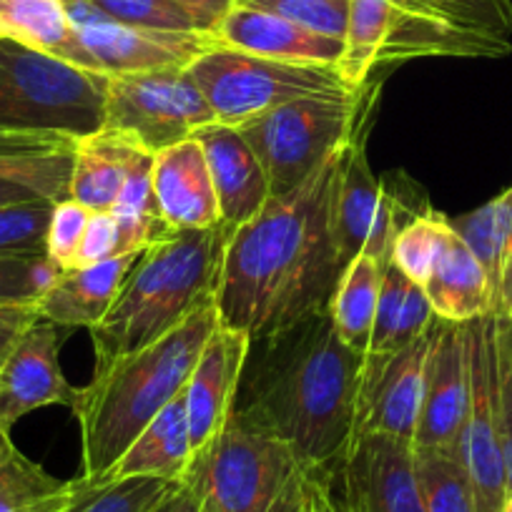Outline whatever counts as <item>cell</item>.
<instances>
[{
  "label": "cell",
  "instance_id": "obj_19",
  "mask_svg": "<svg viewBox=\"0 0 512 512\" xmlns=\"http://www.w3.org/2000/svg\"><path fill=\"white\" fill-rule=\"evenodd\" d=\"M216 38L236 51L274 58V61L309 63V66L337 68L344 53L342 38L307 31L297 23L256 11V8L239 6V3H234V8L219 23Z\"/></svg>",
  "mask_w": 512,
  "mask_h": 512
},
{
  "label": "cell",
  "instance_id": "obj_28",
  "mask_svg": "<svg viewBox=\"0 0 512 512\" xmlns=\"http://www.w3.org/2000/svg\"><path fill=\"white\" fill-rule=\"evenodd\" d=\"M395 0H349L344 53L337 63L342 81L352 91L367 86L377 68L382 48L392 28Z\"/></svg>",
  "mask_w": 512,
  "mask_h": 512
},
{
  "label": "cell",
  "instance_id": "obj_50",
  "mask_svg": "<svg viewBox=\"0 0 512 512\" xmlns=\"http://www.w3.org/2000/svg\"><path fill=\"white\" fill-rule=\"evenodd\" d=\"M500 512H512V490L505 495V502H502V510Z\"/></svg>",
  "mask_w": 512,
  "mask_h": 512
},
{
  "label": "cell",
  "instance_id": "obj_7",
  "mask_svg": "<svg viewBox=\"0 0 512 512\" xmlns=\"http://www.w3.org/2000/svg\"><path fill=\"white\" fill-rule=\"evenodd\" d=\"M186 76L206 98L216 123L234 128L297 98L352 91L334 66L274 61L224 43L196 58Z\"/></svg>",
  "mask_w": 512,
  "mask_h": 512
},
{
  "label": "cell",
  "instance_id": "obj_41",
  "mask_svg": "<svg viewBox=\"0 0 512 512\" xmlns=\"http://www.w3.org/2000/svg\"><path fill=\"white\" fill-rule=\"evenodd\" d=\"M88 216H91V211L73 199L53 204L46 229V256H51L61 269L76 267V254L83 231H86Z\"/></svg>",
  "mask_w": 512,
  "mask_h": 512
},
{
  "label": "cell",
  "instance_id": "obj_47",
  "mask_svg": "<svg viewBox=\"0 0 512 512\" xmlns=\"http://www.w3.org/2000/svg\"><path fill=\"white\" fill-rule=\"evenodd\" d=\"M166 512H204V507H201V500L196 497V492L191 490L189 485H184V482H181L179 490L171 495L169 510Z\"/></svg>",
  "mask_w": 512,
  "mask_h": 512
},
{
  "label": "cell",
  "instance_id": "obj_43",
  "mask_svg": "<svg viewBox=\"0 0 512 512\" xmlns=\"http://www.w3.org/2000/svg\"><path fill=\"white\" fill-rule=\"evenodd\" d=\"M38 319L36 304H0V367L11 354L13 344Z\"/></svg>",
  "mask_w": 512,
  "mask_h": 512
},
{
  "label": "cell",
  "instance_id": "obj_2",
  "mask_svg": "<svg viewBox=\"0 0 512 512\" xmlns=\"http://www.w3.org/2000/svg\"><path fill=\"white\" fill-rule=\"evenodd\" d=\"M234 415L254 430L282 440L309 470L339 465L354 437L364 354L339 339L327 309L254 342Z\"/></svg>",
  "mask_w": 512,
  "mask_h": 512
},
{
  "label": "cell",
  "instance_id": "obj_24",
  "mask_svg": "<svg viewBox=\"0 0 512 512\" xmlns=\"http://www.w3.org/2000/svg\"><path fill=\"white\" fill-rule=\"evenodd\" d=\"M191 460L194 450H191L186 400L181 392L141 430V435L126 447V452L101 480L159 477V480L184 482Z\"/></svg>",
  "mask_w": 512,
  "mask_h": 512
},
{
  "label": "cell",
  "instance_id": "obj_36",
  "mask_svg": "<svg viewBox=\"0 0 512 512\" xmlns=\"http://www.w3.org/2000/svg\"><path fill=\"white\" fill-rule=\"evenodd\" d=\"M236 3L272 13L329 38L344 41V33H347L349 0H236Z\"/></svg>",
  "mask_w": 512,
  "mask_h": 512
},
{
  "label": "cell",
  "instance_id": "obj_35",
  "mask_svg": "<svg viewBox=\"0 0 512 512\" xmlns=\"http://www.w3.org/2000/svg\"><path fill=\"white\" fill-rule=\"evenodd\" d=\"M63 272L46 254H0V304H38Z\"/></svg>",
  "mask_w": 512,
  "mask_h": 512
},
{
  "label": "cell",
  "instance_id": "obj_18",
  "mask_svg": "<svg viewBox=\"0 0 512 512\" xmlns=\"http://www.w3.org/2000/svg\"><path fill=\"white\" fill-rule=\"evenodd\" d=\"M194 139L199 141L209 161L221 221L231 229L246 224L272 199L269 179L254 149L239 128L216 121L201 126Z\"/></svg>",
  "mask_w": 512,
  "mask_h": 512
},
{
  "label": "cell",
  "instance_id": "obj_12",
  "mask_svg": "<svg viewBox=\"0 0 512 512\" xmlns=\"http://www.w3.org/2000/svg\"><path fill=\"white\" fill-rule=\"evenodd\" d=\"M432 334L435 322L422 337L405 347L390 352H364L354 410V437L384 435L412 442L422 407Z\"/></svg>",
  "mask_w": 512,
  "mask_h": 512
},
{
  "label": "cell",
  "instance_id": "obj_45",
  "mask_svg": "<svg viewBox=\"0 0 512 512\" xmlns=\"http://www.w3.org/2000/svg\"><path fill=\"white\" fill-rule=\"evenodd\" d=\"M174 3L194 18L201 31L216 36V28L224 21L226 13L234 8L236 0H174Z\"/></svg>",
  "mask_w": 512,
  "mask_h": 512
},
{
  "label": "cell",
  "instance_id": "obj_31",
  "mask_svg": "<svg viewBox=\"0 0 512 512\" xmlns=\"http://www.w3.org/2000/svg\"><path fill=\"white\" fill-rule=\"evenodd\" d=\"M71 36L61 0H0V41L63 58Z\"/></svg>",
  "mask_w": 512,
  "mask_h": 512
},
{
  "label": "cell",
  "instance_id": "obj_9",
  "mask_svg": "<svg viewBox=\"0 0 512 512\" xmlns=\"http://www.w3.org/2000/svg\"><path fill=\"white\" fill-rule=\"evenodd\" d=\"M214 121V111L186 71L108 76L103 126L131 136L151 154L191 139Z\"/></svg>",
  "mask_w": 512,
  "mask_h": 512
},
{
  "label": "cell",
  "instance_id": "obj_48",
  "mask_svg": "<svg viewBox=\"0 0 512 512\" xmlns=\"http://www.w3.org/2000/svg\"><path fill=\"white\" fill-rule=\"evenodd\" d=\"M495 312H502L512 322V254L505 264V272H502L500 282V294H497V309Z\"/></svg>",
  "mask_w": 512,
  "mask_h": 512
},
{
  "label": "cell",
  "instance_id": "obj_17",
  "mask_svg": "<svg viewBox=\"0 0 512 512\" xmlns=\"http://www.w3.org/2000/svg\"><path fill=\"white\" fill-rule=\"evenodd\" d=\"M151 186L159 216L169 231L211 229L221 224L209 161L194 136L154 154Z\"/></svg>",
  "mask_w": 512,
  "mask_h": 512
},
{
  "label": "cell",
  "instance_id": "obj_6",
  "mask_svg": "<svg viewBox=\"0 0 512 512\" xmlns=\"http://www.w3.org/2000/svg\"><path fill=\"white\" fill-rule=\"evenodd\" d=\"M108 76L0 41V131L83 139L106 123Z\"/></svg>",
  "mask_w": 512,
  "mask_h": 512
},
{
  "label": "cell",
  "instance_id": "obj_25",
  "mask_svg": "<svg viewBox=\"0 0 512 512\" xmlns=\"http://www.w3.org/2000/svg\"><path fill=\"white\" fill-rule=\"evenodd\" d=\"M73 149L71 136L0 131V181L28 186L43 199H68Z\"/></svg>",
  "mask_w": 512,
  "mask_h": 512
},
{
  "label": "cell",
  "instance_id": "obj_49",
  "mask_svg": "<svg viewBox=\"0 0 512 512\" xmlns=\"http://www.w3.org/2000/svg\"><path fill=\"white\" fill-rule=\"evenodd\" d=\"M176 490H179V487H176ZM174 490V492H176ZM174 492H171V495H174ZM171 495L169 497H166V500L164 502H161V505L159 507H154V510H151V512H166V510H169V502H171Z\"/></svg>",
  "mask_w": 512,
  "mask_h": 512
},
{
  "label": "cell",
  "instance_id": "obj_10",
  "mask_svg": "<svg viewBox=\"0 0 512 512\" xmlns=\"http://www.w3.org/2000/svg\"><path fill=\"white\" fill-rule=\"evenodd\" d=\"M467 410L457 457L475 492L477 512H500L507 495L495 390V314L465 322Z\"/></svg>",
  "mask_w": 512,
  "mask_h": 512
},
{
  "label": "cell",
  "instance_id": "obj_38",
  "mask_svg": "<svg viewBox=\"0 0 512 512\" xmlns=\"http://www.w3.org/2000/svg\"><path fill=\"white\" fill-rule=\"evenodd\" d=\"M111 21L151 31H201L194 18L174 0H91Z\"/></svg>",
  "mask_w": 512,
  "mask_h": 512
},
{
  "label": "cell",
  "instance_id": "obj_39",
  "mask_svg": "<svg viewBox=\"0 0 512 512\" xmlns=\"http://www.w3.org/2000/svg\"><path fill=\"white\" fill-rule=\"evenodd\" d=\"M495 314V390L497 425H500L502 460H505L507 492L512 490V322L502 312Z\"/></svg>",
  "mask_w": 512,
  "mask_h": 512
},
{
  "label": "cell",
  "instance_id": "obj_33",
  "mask_svg": "<svg viewBox=\"0 0 512 512\" xmlns=\"http://www.w3.org/2000/svg\"><path fill=\"white\" fill-rule=\"evenodd\" d=\"M415 467L427 512H477L470 477L455 452L415 450Z\"/></svg>",
  "mask_w": 512,
  "mask_h": 512
},
{
  "label": "cell",
  "instance_id": "obj_4",
  "mask_svg": "<svg viewBox=\"0 0 512 512\" xmlns=\"http://www.w3.org/2000/svg\"><path fill=\"white\" fill-rule=\"evenodd\" d=\"M231 226L174 231L139 254L106 317L91 332L96 364L136 352L216 297Z\"/></svg>",
  "mask_w": 512,
  "mask_h": 512
},
{
  "label": "cell",
  "instance_id": "obj_3",
  "mask_svg": "<svg viewBox=\"0 0 512 512\" xmlns=\"http://www.w3.org/2000/svg\"><path fill=\"white\" fill-rule=\"evenodd\" d=\"M219 324V307L211 297L156 342L96 364L91 382L76 387L71 407L81 425V477L101 480L141 430L184 392Z\"/></svg>",
  "mask_w": 512,
  "mask_h": 512
},
{
  "label": "cell",
  "instance_id": "obj_13",
  "mask_svg": "<svg viewBox=\"0 0 512 512\" xmlns=\"http://www.w3.org/2000/svg\"><path fill=\"white\" fill-rule=\"evenodd\" d=\"M344 512H427L412 442L362 435L349 442L334 467Z\"/></svg>",
  "mask_w": 512,
  "mask_h": 512
},
{
  "label": "cell",
  "instance_id": "obj_14",
  "mask_svg": "<svg viewBox=\"0 0 512 512\" xmlns=\"http://www.w3.org/2000/svg\"><path fill=\"white\" fill-rule=\"evenodd\" d=\"M63 327L38 317L13 344L0 367V430L11 432L33 410L63 405L71 410L76 387L61 369Z\"/></svg>",
  "mask_w": 512,
  "mask_h": 512
},
{
  "label": "cell",
  "instance_id": "obj_29",
  "mask_svg": "<svg viewBox=\"0 0 512 512\" xmlns=\"http://www.w3.org/2000/svg\"><path fill=\"white\" fill-rule=\"evenodd\" d=\"M151 169H154V154H144L131 166L121 194L108 211L116 219L121 254H141L154 241L174 234L166 229L159 216L154 186H151Z\"/></svg>",
  "mask_w": 512,
  "mask_h": 512
},
{
  "label": "cell",
  "instance_id": "obj_20",
  "mask_svg": "<svg viewBox=\"0 0 512 512\" xmlns=\"http://www.w3.org/2000/svg\"><path fill=\"white\" fill-rule=\"evenodd\" d=\"M367 108L359 111L357 126L344 146L342 174H339L337 204H334V226L342 264L347 267L354 256L362 254L372 231L379 201L384 194V181L377 179L367 159L369 118H362Z\"/></svg>",
  "mask_w": 512,
  "mask_h": 512
},
{
  "label": "cell",
  "instance_id": "obj_5",
  "mask_svg": "<svg viewBox=\"0 0 512 512\" xmlns=\"http://www.w3.org/2000/svg\"><path fill=\"white\" fill-rule=\"evenodd\" d=\"M309 467L282 440L239 417L191 460L184 485L204 512H302Z\"/></svg>",
  "mask_w": 512,
  "mask_h": 512
},
{
  "label": "cell",
  "instance_id": "obj_27",
  "mask_svg": "<svg viewBox=\"0 0 512 512\" xmlns=\"http://www.w3.org/2000/svg\"><path fill=\"white\" fill-rule=\"evenodd\" d=\"M81 480H58L11 440L0 447V512H68Z\"/></svg>",
  "mask_w": 512,
  "mask_h": 512
},
{
  "label": "cell",
  "instance_id": "obj_46",
  "mask_svg": "<svg viewBox=\"0 0 512 512\" xmlns=\"http://www.w3.org/2000/svg\"><path fill=\"white\" fill-rule=\"evenodd\" d=\"M38 199H43V196L36 194L33 189H28V186L13 184V181H0V206L28 204V201H38Z\"/></svg>",
  "mask_w": 512,
  "mask_h": 512
},
{
  "label": "cell",
  "instance_id": "obj_22",
  "mask_svg": "<svg viewBox=\"0 0 512 512\" xmlns=\"http://www.w3.org/2000/svg\"><path fill=\"white\" fill-rule=\"evenodd\" d=\"M422 289L430 299L435 317L442 322L465 324L495 312V292H492L490 279L470 246L460 239L452 226H447L435 267Z\"/></svg>",
  "mask_w": 512,
  "mask_h": 512
},
{
  "label": "cell",
  "instance_id": "obj_37",
  "mask_svg": "<svg viewBox=\"0 0 512 512\" xmlns=\"http://www.w3.org/2000/svg\"><path fill=\"white\" fill-rule=\"evenodd\" d=\"M56 201L0 206V254H46V229Z\"/></svg>",
  "mask_w": 512,
  "mask_h": 512
},
{
  "label": "cell",
  "instance_id": "obj_11",
  "mask_svg": "<svg viewBox=\"0 0 512 512\" xmlns=\"http://www.w3.org/2000/svg\"><path fill=\"white\" fill-rule=\"evenodd\" d=\"M219 43L214 33L151 31V28L123 26L108 18L96 26L73 28L63 61L103 76L186 71L196 58Z\"/></svg>",
  "mask_w": 512,
  "mask_h": 512
},
{
  "label": "cell",
  "instance_id": "obj_15",
  "mask_svg": "<svg viewBox=\"0 0 512 512\" xmlns=\"http://www.w3.org/2000/svg\"><path fill=\"white\" fill-rule=\"evenodd\" d=\"M467 410V339L465 324L435 317L425 390L412 447L420 452H455L460 447Z\"/></svg>",
  "mask_w": 512,
  "mask_h": 512
},
{
  "label": "cell",
  "instance_id": "obj_21",
  "mask_svg": "<svg viewBox=\"0 0 512 512\" xmlns=\"http://www.w3.org/2000/svg\"><path fill=\"white\" fill-rule=\"evenodd\" d=\"M139 254H121L91 267H73L38 299V317L63 329H93L111 309L123 279Z\"/></svg>",
  "mask_w": 512,
  "mask_h": 512
},
{
  "label": "cell",
  "instance_id": "obj_26",
  "mask_svg": "<svg viewBox=\"0 0 512 512\" xmlns=\"http://www.w3.org/2000/svg\"><path fill=\"white\" fill-rule=\"evenodd\" d=\"M384 267L387 264L364 254V251L357 254L344 267L327 304V314L337 329L339 339L362 354L367 352L369 337H372Z\"/></svg>",
  "mask_w": 512,
  "mask_h": 512
},
{
  "label": "cell",
  "instance_id": "obj_1",
  "mask_svg": "<svg viewBox=\"0 0 512 512\" xmlns=\"http://www.w3.org/2000/svg\"><path fill=\"white\" fill-rule=\"evenodd\" d=\"M344 146L297 189L272 196L226 241L216 307L221 324L251 342L327 309L344 272L334 226Z\"/></svg>",
  "mask_w": 512,
  "mask_h": 512
},
{
  "label": "cell",
  "instance_id": "obj_32",
  "mask_svg": "<svg viewBox=\"0 0 512 512\" xmlns=\"http://www.w3.org/2000/svg\"><path fill=\"white\" fill-rule=\"evenodd\" d=\"M81 480L76 502L68 512H151L181 482L159 477H126V480Z\"/></svg>",
  "mask_w": 512,
  "mask_h": 512
},
{
  "label": "cell",
  "instance_id": "obj_40",
  "mask_svg": "<svg viewBox=\"0 0 512 512\" xmlns=\"http://www.w3.org/2000/svg\"><path fill=\"white\" fill-rule=\"evenodd\" d=\"M410 284V279H407L395 264L387 262L367 352H390V349H400L397 347V334H400V322L402 312H405V299Z\"/></svg>",
  "mask_w": 512,
  "mask_h": 512
},
{
  "label": "cell",
  "instance_id": "obj_23",
  "mask_svg": "<svg viewBox=\"0 0 512 512\" xmlns=\"http://www.w3.org/2000/svg\"><path fill=\"white\" fill-rule=\"evenodd\" d=\"M144 154L151 151H146L131 136L108 126L98 128L96 134L76 139L68 199L78 201L88 211H111L128 171Z\"/></svg>",
  "mask_w": 512,
  "mask_h": 512
},
{
  "label": "cell",
  "instance_id": "obj_16",
  "mask_svg": "<svg viewBox=\"0 0 512 512\" xmlns=\"http://www.w3.org/2000/svg\"><path fill=\"white\" fill-rule=\"evenodd\" d=\"M251 344L254 342L246 332L219 324L201 349L199 362L184 387L194 455H199L211 440H216L234 417Z\"/></svg>",
  "mask_w": 512,
  "mask_h": 512
},
{
  "label": "cell",
  "instance_id": "obj_42",
  "mask_svg": "<svg viewBox=\"0 0 512 512\" xmlns=\"http://www.w3.org/2000/svg\"><path fill=\"white\" fill-rule=\"evenodd\" d=\"M113 256H121L116 219L108 211H91L86 231L81 236V246H78L76 267H91V264L106 262Z\"/></svg>",
  "mask_w": 512,
  "mask_h": 512
},
{
  "label": "cell",
  "instance_id": "obj_44",
  "mask_svg": "<svg viewBox=\"0 0 512 512\" xmlns=\"http://www.w3.org/2000/svg\"><path fill=\"white\" fill-rule=\"evenodd\" d=\"M302 512H344L337 500L329 470H309L307 487H304Z\"/></svg>",
  "mask_w": 512,
  "mask_h": 512
},
{
  "label": "cell",
  "instance_id": "obj_51",
  "mask_svg": "<svg viewBox=\"0 0 512 512\" xmlns=\"http://www.w3.org/2000/svg\"><path fill=\"white\" fill-rule=\"evenodd\" d=\"M8 440H11V432H3V430H0V447L6 445Z\"/></svg>",
  "mask_w": 512,
  "mask_h": 512
},
{
  "label": "cell",
  "instance_id": "obj_34",
  "mask_svg": "<svg viewBox=\"0 0 512 512\" xmlns=\"http://www.w3.org/2000/svg\"><path fill=\"white\" fill-rule=\"evenodd\" d=\"M447 221L445 214L440 211H422V214L412 216L395 236V244H392L390 262L405 274L410 282L425 287V282L430 279L432 267H435V259L442 249V241L447 234Z\"/></svg>",
  "mask_w": 512,
  "mask_h": 512
},
{
  "label": "cell",
  "instance_id": "obj_30",
  "mask_svg": "<svg viewBox=\"0 0 512 512\" xmlns=\"http://www.w3.org/2000/svg\"><path fill=\"white\" fill-rule=\"evenodd\" d=\"M450 226L470 246L472 254L477 256V262L485 269L492 292H495L497 309L502 272H505V264L512 254V186L492 201L482 204L480 209L450 219Z\"/></svg>",
  "mask_w": 512,
  "mask_h": 512
},
{
  "label": "cell",
  "instance_id": "obj_8",
  "mask_svg": "<svg viewBox=\"0 0 512 512\" xmlns=\"http://www.w3.org/2000/svg\"><path fill=\"white\" fill-rule=\"evenodd\" d=\"M362 88L289 101L239 128L264 166L272 196H284L309 179L347 144L362 111Z\"/></svg>",
  "mask_w": 512,
  "mask_h": 512
}]
</instances>
